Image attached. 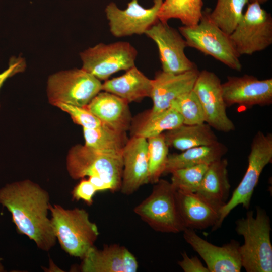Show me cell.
I'll use <instances>...</instances> for the list:
<instances>
[{"label":"cell","instance_id":"1","mask_svg":"<svg viewBox=\"0 0 272 272\" xmlns=\"http://www.w3.org/2000/svg\"><path fill=\"white\" fill-rule=\"evenodd\" d=\"M49 199L48 192L30 180L7 184L0 188V204L11 213L18 233L45 251H49L56 242L48 216Z\"/></svg>","mask_w":272,"mask_h":272},{"label":"cell","instance_id":"2","mask_svg":"<svg viewBox=\"0 0 272 272\" xmlns=\"http://www.w3.org/2000/svg\"><path fill=\"white\" fill-rule=\"evenodd\" d=\"M255 216L249 211L236 221L235 231L244 239L239 247L242 266L247 272L272 271V245L270 219L257 206Z\"/></svg>","mask_w":272,"mask_h":272},{"label":"cell","instance_id":"3","mask_svg":"<svg viewBox=\"0 0 272 272\" xmlns=\"http://www.w3.org/2000/svg\"><path fill=\"white\" fill-rule=\"evenodd\" d=\"M54 232L62 249L70 256L83 259L99 235L96 224L83 209H66L59 205L49 206Z\"/></svg>","mask_w":272,"mask_h":272},{"label":"cell","instance_id":"4","mask_svg":"<svg viewBox=\"0 0 272 272\" xmlns=\"http://www.w3.org/2000/svg\"><path fill=\"white\" fill-rule=\"evenodd\" d=\"M66 166L74 179L97 176L114 193L120 190L122 182V152L99 150L77 144L68 152Z\"/></svg>","mask_w":272,"mask_h":272},{"label":"cell","instance_id":"5","mask_svg":"<svg viewBox=\"0 0 272 272\" xmlns=\"http://www.w3.org/2000/svg\"><path fill=\"white\" fill-rule=\"evenodd\" d=\"M209 10H203L199 22L192 26H182L178 30L187 46L212 56L228 67L241 71L240 55L227 34L215 24L209 16Z\"/></svg>","mask_w":272,"mask_h":272},{"label":"cell","instance_id":"6","mask_svg":"<svg viewBox=\"0 0 272 272\" xmlns=\"http://www.w3.org/2000/svg\"><path fill=\"white\" fill-rule=\"evenodd\" d=\"M176 193L171 182L160 179L150 194L135 206L133 211L157 232H183L185 227L178 209Z\"/></svg>","mask_w":272,"mask_h":272},{"label":"cell","instance_id":"7","mask_svg":"<svg viewBox=\"0 0 272 272\" xmlns=\"http://www.w3.org/2000/svg\"><path fill=\"white\" fill-rule=\"evenodd\" d=\"M272 160V134L258 131L254 136L248 158V166L230 199L222 207L220 218L212 231L220 228L227 216L237 206L248 209L254 190L264 167Z\"/></svg>","mask_w":272,"mask_h":272},{"label":"cell","instance_id":"8","mask_svg":"<svg viewBox=\"0 0 272 272\" xmlns=\"http://www.w3.org/2000/svg\"><path fill=\"white\" fill-rule=\"evenodd\" d=\"M102 83L81 68L61 71L49 76L47 95L51 104L85 107L101 91Z\"/></svg>","mask_w":272,"mask_h":272},{"label":"cell","instance_id":"9","mask_svg":"<svg viewBox=\"0 0 272 272\" xmlns=\"http://www.w3.org/2000/svg\"><path fill=\"white\" fill-rule=\"evenodd\" d=\"M257 2H250L230 39L238 54L251 55L272 44V17Z\"/></svg>","mask_w":272,"mask_h":272},{"label":"cell","instance_id":"10","mask_svg":"<svg viewBox=\"0 0 272 272\" xmlns=\"http://www.w3.org/2000/svg\"><path fill=\"white\" fill-rule=\"evenodd\" d=\"M137 55V49L126 41L100 43L80 53L81 69L100 81L135 66Z\"/></svg>","mask_w":272,"mask_h":272},{"label":"cell","instance_id":"11","mask_svg":"<svg viewBox=\"0 0 272 272\" xmlns=\"http://www.w3.org/2000/svg\"><path fill=\"white\" fill-rule=\"evenodd\" d=\"M163 0H153L148 8L141 6L138 0H131L124 9H120L113 2L105 7L109 30L112 35L122 37L142 35L159 20L158 14Z\"/></svg>","mask_w":272,"mask_h":272},{"label":"cell","instance_id":"12","mask_svg":"<svg viewBox=\"0 0 272 272\" xmlns=\"http://www.w3.org/2000/svg\"><path fill=\"white\" fill-rule=\"evenodd\" d=\"M156 44L162 71L180 74L197 68L186 55V42L179 30L158 20L145 33Z\"/></svg>","mask_w":272,"mask_h":272},{"label":"cell","instance_id":"13","mask_svg":"<svg viewBox=\"0 0 272 272\" xmlns=\"http://www.w3.org/2000/svg\"><path fill=\"white\" fill-rule=\"evenodd\" d=\"M192 90L201 104L207 124L224 132L235 129L226 112L222 83L216 74L206 70L199 71Z\"/></svg>","mask_w":272,"mask_h":272},{"label":"cell","instance_id":"14","mask_svg":"<svg viewBox=\"0 0 272 272\" xmlns=\"http://www.w3.org/2000/svg\"><path fill=\"white\" fill-rule=\"evenodd\" d=\"M222 88L227 107L234 104L251 107L272 103L271 78L260 80L247 74L228 76Z\"/></svg>","mask_w":272,"mask_h":272},{"label":"cell","instance_id":"15","mask_svg":"<svg viewBox=\"0 0 272 272\" xmlns=\"http://www.w3.org/2000/svg\"><path fill=\"white\" fill-rule=\"evenodd\" d=\"M183 238L205 262L209 272H239L242 268L240 243L232 240L222 246L199 236L194 230L185 228Z\"/></svg>","mask_w":272,"mask_h":272},{"label":"cell","instance_id":"16","mask_svg":"<svg viewBox=\"0 0 272 272\" xmlns=\"http://www.w3.org/2000/svg\"><path fill=\"white\" fill-rule=\"evenodd\" d=\"M123 171L121 192L131 195L149 183L147 139L131 137L122 151Z\"/></svg>","mask_w":272,"mask_h":272},{"label":"cell","instance_id":"17","mask_svg":"<svg viewBox=\"0 0 272 272\" xmlns=\"http://www.w3.org/2000/svg\"><path fill=\"white\" fill-rule=\"evenodd\" d=\"M82 260L83 272H136L139 267L134 255L117 244L106 245L100 249L94 245Z\"/></svg>","mask_w":272,"mask_h":272},{"label":"cell","instance_id":"18","mask_svg":"<svg viewBox=\"0 0 272 272\" xmlns=\"http://www.w3.org/2000/svg\"><path fill=\"white\" fill-rule=\"evenodd\" d=\"M199 72L197 68L180 74L157 72L152 79L153 106L149 112L155 114L170 108L173 100L193 89Z\"/></svg>","mask_w":272,"mask_h":272},{"label":"cell","instance_id":"19","mask_svg":"<svg viewBox=\"0 0 272 272\" xmlns=\"http://www.w3.org/2000/svg\"><path fill=\"white\" fill-rule=\"evenodd\" d=\"M176 197L178 209L185 228L203 230L216 226L220 218V208L196 192L176 190Z\"/></svg>","mask_w":272,"mask_h":272},{"label":"cell","instance_id":"20","mask_svg":"<svg viewBox=\"0 0 272 272\" xmlns=\"http://www.w3.org/2000/svg\"><path fill=\"white\" fill-rule=\"evenodd\" d=\"M129 103L111 93L101 91L86 107L102 123L115 130L126 132L132 119Z\"/></svg>","mask_w":272,"mask_h":272},{"label":"cell","instance_id":"21","mask_svg":"<svg viewBox=\"0 0 272 272\" xmlns=\"http://www.w3.org/2000/svg\"><path fill=\"white\" fill-rule=\"evenodd\" d=\"M152 88V79L135 65L120 76L105 81L102 85V91L113 94L129 103L150 97Z\"/></svg>","mask_w":272,"mask_h":272},{"label":"cell","instance_id":"22","mask_svg":"<svg viewBox=\"0 0 272 272\" xmlns=\"http://www.w3.org/2000/svg\"><path fill=\"white\" fill-rule=\"evenodd\" d=\"M227 167L228 161L223 158L211 163L196 192L221 209L227 202L230 190Z\"/></svg>","mask_w":272,"mask_h":272},{"label":"cell","instance_id":"23","mask_svg":"<svg viewBox=\"0 0 272 272\" xmlns=\"http://www.w3.org/2000/svg\"><path fill=\"white\" fill-rule=\"evenodd\" d=\"M183 123L180 115L170 107L160 112L151 114L149 111L132 118L129 130L131 137L148 138L173 129Z\"/></svg>","mask_w":272,"mask_h":272},{"label":"cell","instance_id":"24","mask_svg":"<svg viewBox=\"0 0 272 272\" xmlns=\"http://www.w3.org/2000/svg\"><path fill=\"white\" fill-rule=\"evenodd\" d=\"M163 135L169 147L181 151L219 142L211 127L206 122L193 125L182 124L164 132Z\"/></svg>","mask_w":272,"mask_h":272},{"label":"cell","instance_id":"25","mask_svg":"<svg viewBox=\"0 0 272 272\" xmlns=\"http://www.w3.org/2000/svg\"><path fill=\"white\" fill-rule=\"evenodd\" d=\"M227 152L226 146L218 142L213 145L196 147L179 154L169 155L164 174L197 165H209L222 158Z\"/></svg>","mask_w":272,"mask_h":272},{"label":"cell","instance_id":"26","mask_svg":"<svg viewBox=\"0 0 272 272\" xmlns=\"http://www.w3.org/2000/svg\"><path fill=\"white\" fill-rule=\"evenodd\" d=\"M202 0H163L158 18L167 23L171 19L179 20L183 26L197 24L202 14Z\"/></svg>","mask_w":272,"mask_h":272},{"label":"cell","instance_id":"27","mask_svg":"<svg viewBox=\"0 0 272 272\" xmlns=\"http://www.w3.org/2000/svg\"><path fill=\"white\" fill-rule=\"evenodd\" d=\"M86 146L108 151L122 152L128 140L126 132L115 130L104 124L95 128H83Z\"/></svg>","mask_w":272,"mask_h":272},{"label":"cell","instance_id":"28","mask_svg":"<svg viewBox=\"0 0 272 272\" xmlns=\"http://www.w3.org/2000/svg\"><path fill=\"white\" fill-rule=\"evenodd\" d=\"M250 0H217L212 11L209 10L212 21L227 34L234 30L244 14Z\"/></svg>","mask_w":272,"mask_h":272},{"label":"cell","instance_id":"29","mask_svg":"<svg viewBox=\"0 0 272 272\" xmlns=\"http://www.w3.org/2000/svg\"><path fill=\"white\" fill-rule=\"evenodd\" d=\"M149 160V183L155 184L164 174L168 157L169 147L163 133L147 139Z\"/></svg>","mask_w":272,"mask_h":272},{"label":"cell","instance_id":"30","mask_svg":"<svg viewBox=\"0 0 272 272\" xmlns=\"http://www.w3.org/2000/svg\"><path fill=\"white\" fill-rule=\"evenodd\" d=\"M170 107L180 115L184 124H199L205 122L202 107L193 90L173 100Z\"/></svg>","mask_w":272,"mask_h":272},{"label":"cell","instance_id":"31","mask_svg":"<svg viewBox=\"0 0 272 272\" xmlns=\"http://www.w3.org/2000/svg\"><path fill=\"white\" fill-rule=\"evenodd\" d=\"M209 165L200 164L176 170L171 173V183L176 190L196 192Z\"/></svg>","mask_w":272,"mask_h":272},{"label":"cell","instance_id":"32","mask_svg":"<svg viewBox=\"0 0 272 272\" xmlns=\"http://www.w3.org/2000/svg\"><path fill=\"white\" fill-rule=\"evenodd\" d=\"M54 106L67 113L73 121L85 128H95L102 125L101 121L86 107L58 103Z\"/></svg>","mask_w":272,"mask_h":272},{"label":"cell","instance_id":"33","mask_svg":"<svg viewBox=\"0 0 272 272\" xmlns=\"http://www.w3.org/2000/svg\"><path fill=\"white\" fill-rule=\"evenodd\" d=\"M96 192V189L88 179L82 178L74 187L71 194L74 200H82L88 205L91 206Z\"/></svg>","mask_w":272,"mask_h":272},{"label":"cell","instance_id":"34","mask_svg":"<svg viewBox=\"0 0 272 272\" xmlns=\"http://www.w3.org/2000/svg\"><path fill=\"white\" fill-rule=\"evenodd\" d=\"M182 259L178 264L184 272H209L196 256L189 257L185 251L182 253Z\"/></svg>","mask_w":272,"mask_h":272},{"label":"cell","instance_id":"35","mask_svg":"<svg viewBox=\"0 0 272 272\" xmlns=\"http://www.w3.org/2000/svg\"><path fill=\"white\" fill-rule=\"evenodd\" d=\"M25 67L26 62L24 58L20 56L12 57L10 59L8 69L0 73V88L8 78L18 73L22 72Z\"/></svg>","mask_w":272,"mask_h":272},{"label":"cell","instance_id":"36","mask_svg":"<svg viewBox=\"0 0 272 272\" xmlns=\"http://www.w3.org/2000/svg\"><path fill=\"white\" fill-rule=\"evenodd\" d=\"M88 177V180L94 186L97 191L109 190L108 186L99 177L91 176Z\"/></svg>","mask_w":272,"mask_h":272},{"label":"cell","instance_id":"37","mask_svg":"<svg viewBox=\"0 0 272 272\" xmlns=\"http://www.w3.org/2000/svg\"><path fill=\"white\" fill-rule=\"evenodd\" d=\"M268 0H250V2H257L260 4H263L266 3Z\"/></svg>","mask_w":272,"mask_h":272},{"label":"cell","instance_id":"38","mask_svg":"<svg viewBox=\"0 0 272 272\" xmlns=\"http://www.w3.org/2000/svg\"><path fill=\"white\" fill-rule=\"evenodd\" d=\"M2 258H0V272L4 271V267L2 263Z\"/></svg>","mask_w":272,"mask_h":272}]
</instances>
